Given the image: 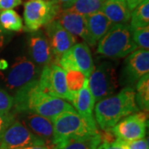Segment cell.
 Wrapping results in <instances>:
<instances>
[{
    "label": "cell",
    "instance_id": "obj_20",
    "mask_svg": "<svg viewBox=\"0 0 149 149\" xmlns=\"http://www.w3.org/2000/svg\"><path fill=\"white\" fill-rule=\"evenodd\" d=\"M0 26L5 32H20L23 28V23L16 11L8 9L0 13Z\"/></svg>",
    "mask_w": 149,
    "mask_h": 149
},
{
    "label": "cell",
    "instance_id": "obj_22",
    "mask_svg": "<svg viewBox=\"0 0 149 149\" xmlns=\"http://www.w3.org/2000/svg\"><path fill=\"white\" fill-rule=\"evenodd\" d=\"M131 29L149 26V1L145 0L131 13Z\"/></svg>",
    "mask_w": 149,
    "mask_h": 149
},
{
    "label": "cell",
    "instance_id": "obj_24",
    "mask_svg": "<svg viewBox=\"0 0 149 149\" xmlns=\"http://www.w3.org/2000/svg\"><path fill=\"white\" fill-rule=\"evenodd\" d=\"M101 142V134L99 132L87 138L71 141L61 149H97Z\"/></svg>",
    "mask_w": 149,
    "mask_h": 149
},
{
    "label": "cell",
    "instance_id": "obj_16",
    "mask_svg": "<svg viewBox=\"0 0 149 149\" xmlns=\"http://www.w3.org/2000/svg\"><path fill=\"white\" fill-rule=\"evenodd\" d=\"M95 99L92 95L88 86V78H86L83 87L75 95V98L72 102L75 111L80 114L93 128H97L95 119L93 114L95 108Z\"/></svg>",
    "mask_w": 149,
    "mask_h": 149
},
{
    "label": "cell",
    "instance_id": "obj_12",
    "mask_svg": "<svg viewBox=\"0 0 149 149\" xmlns=\"http://www.w3.org/2000/svg\"><path fill=\"white\" fill-rule=\"evenodd\" d=\"M149 72V52L148 50L139 49L129 54L124 61L123 69V78L124 81L133 85L135 82Z\"/></svg>",
    "mask_w": 149,
    "mask_h": 149
},
{
    "label": "cell",
    "instance_id": "obj_28",
    "mask_svg": "<svg viewBox=\"0 0 149 149\" xmlns=\"http://www.w3.org/2000/svg\"><path fill=\"white\" fill-rule=\"evenodd\" d=\"M14 113H1L0 112V138L4 133L6 128L15 119Z\"/></svg>",
    "mask_w": 149,
    "mask_h": 149
},
{
    "label": "cell",
    "instance_id": "obj_14",
    "mask_svg": "<svg viewBox=\"0 0 149 149\" xmlns=\"http://www.w3.org/2000/svg\"><path fill=\"white\" fill-rule=\"evenodd\" d=\"M30 59L37 65H46L52 62L53 54L47 37L42 31L32 32L28 39Z\"/></svg>",
    "mask_w": 149,
    "mask_h": 149
},
{
    "label": "cell",
    "instance_id": "obj_35",
    "mask_svg": "<svg viewBox=\"0 0 149 149\" xmlns=\"http://www.w3.org/2000/svg\"><path fill=\"white\" fill-rule=\"evenodd\" d=\"M5 34L6 32L0 26V49L3 47L5 42Z\"/></svg>",
    "mask_w": 149,
    "mask_h": 149
},
{
    "label": "cell",
    "instance_id": "obj_13",
    "mask_svg": "<svg viewBox=\"0 0 149 149\" xmlns=\"http://www.w3.org/2000/svg\"><path fill=\"white\" fill-rule=\"evenodd\" d=\"M21 122L34 135L42 139L47 146L53 149V122L47 118L33 113H22Z\"/></svg>",
    "mask_w": 149,
    "mask_h": 149
},
{
    "label": "cell",
    "instance_id": "obj_4",
    "mask_svg": "<svg viewBox=\"0 0 149 149\" xmlns=\"http://www.w3.org/2000/svg\"><path fill=\"white\" fill-rule=\"evenodd\" d=\"M128 24H113L99 41L97 52L110 58H123L137 49Z\"/></svg>",
    "mask_w": 149,
    "mask_h": 149
},
{
    "label": "cell",
    "instance_id": "obj_11",
    "mask_svg": "<svg viewBox=\"0 0 149 149\" xmlns=\"http://www.w3.org/2000/svg\"><path fill=\"white\" fill-rule=\"evenodd\" d=\"M45 30L53 54V62L56 63L65 52L76 44L77 40L76 37L67 32L56 19L48 22L45 26Z\"/></svg>",
    "mask_w": 149,
    "mask_h": 149
},
{
    "label": "cell",
    "instance_id": "obj_15",
    "mask_svg": "<svg viewBox=\"0 0 149 149\" xmlns=\"http://www.w3.org/2000/svg\"><path fill=\"white\" fill-rule=\"evenodd\" d=\"M65 29L74 37H81L87 45H91L87 32L86 17L70 10H61L56 18Z\"/></svg>",
    "mask_w": 149,
    "mask_h": 149
},
{
    "label": "cell",
    "instance_id": "obj_36",
    "mask_svg": "<svg viewBox=\"0 0 149 149\" xmlns=\"http://www.w3.org/2000/svg\"><path fill=\"white\" fill-rule=\"evenodd\" d=\"M8 67V64L5 61H0V70H6Z\"/></svg>",
    "mask_w": 149,
    "mask_h": 149
},
{
    "label": "cell",
    "instance_id": "obj_2",
    "mask_svg": "<svg viewBox=\"0 0 149 149\" xmlns=\"http://www.w3.org/2000/svg\"><path fill=\"white\" fill-rule=\"evenodd\" d=\"M135 90L132 86L123 88L119 93L97 102L95 119L104 131H109L123 118L139 111L135 101Z\"/></svg>",
    "mask_w": 149,
    "mask_h": 149
},
{
    "label": "cell",
    "instance_id": "obj_9",
    "mask_svg": "<svg viewBox=\"0 0 149 149\" xmlns=\"http://www.w3.org/2000/svg\"><path fill=\"white\" fill-rule=\"evenodd\" d=\"M34 145L46 143L16 118L8 125L0 138V149H18Z\"/></svg>",
    "mask_w": 149,
    "mask_h": 149
},
{
    "label": "cell",
    "instance_id": "obj_30",
    "mask_svg": "<svg viewBox=\"0 0 149 149\" xmlns=\"http://www.w3.org/2000/svg\"><path fill=\"white\" fill-rule=\"evenodd\" d=\"M97 149H128L120 139H116L112 142L102 141Z\"/></svg>",
    "mask_w": 149,
    "mask_h": 149
},
{
    "label": "cell",
    "instance_id": "obj_6",
    "mask_svg": "<svg viewBox=\"0 0 149 149\" xmlns=\"http://www.w3.org/2000/svg\"><path fill=\"white\" fill-rule=\"evenodd\" d=\"M60 12L52 0H30L24 5L25 31L36 32L56 18Z\"/></svg>",
    "mask_w": 149,
    "mask_h": 149
},
{
    "label": "cell",
    "instance_id": "obj_7",
    "mask_svg": "<svg viewBox=\"0 0 149 149\" xmlns=\"http://www.w3.org/2000/svg\"><path fill=\"white\" fill-rule=\"evenodd\" d=\"M88 86L95 102L112 95L118 86L114 66L108 61L100 63L88 77Z\"/></svg>",
    "mask_w": 149,
    "mask_h": 149
},
{
    "label": "cell",
    "instance_id": "obj_27",
    "mask_svg": "<svg viewBox=\"0 0 149 149\" xmlns=\"http://www.w3.org/2000/svg\"><path fill=\"white\" fill-rule=\"evenodd\" d=\"M13 107V98L4 90L0 88V112L9 113Z\"/></svg>",
    "mask_w": 149,
    "mask_h": 149
},
{
    "label": "cell",
    "instance_id": "obj_26",
    "mask_svg": "<svg viewBox=\"0 0 149 149\" xmlns=\"http://www.w3.org/2000/svg\"><path fill=\"white\" fill-rule=\"evenodd\" d=\"M133 38L137 47L144 50L149 48V27H139L132 30Z\"/></svg>",
    "mask_w": 149,
    "mask_h": 149
},
{
    "label": "cell",
    "instance_id": "obj_5",
    "mask_svg": "<svg viewBox=\"0 0 149 149\" xmlns=\"http://www.w3.org/2000/svg\"><path fill=\"white\" fill-rule=\"evenodd\" d=\"M41 91L49 95L73 102L76 93L70 92L65 80V71L58 64L52 62L44 65L38 77Z\"/></svg>",
    "mask_w": 149,
    "mask_h": 149
},
{
    "label": "cell",
    "instance_id": "obj_8",
    "mask_svg": "<svg viewBox=\"0 0 149 149\" xmlns=\"http://www.w3.org/2000/svg\"><path fill=\"white\" fill-rule=\"evenodd\" d=\"M40 75L37 65L27 56H18L4 76L6 86L16 92Z\"/></svg>",
    "mask_w": 149,
    "mask_h": 149
},
{
    "label": "cell",
    "instance_id": "obj_17",
    "mask_svg": "<svg viewBox=\"0 0 149 149\" xmlns=\"http://www.w3.org/2000/svg\"><path fill=\"white\" fill-rule=\"evenodd\" d=\"M86 22L91 46H95L113 25L101 11L86 17Z\"/></svg>",
    "mask_w": 149,
    "mask_h": 149
},
{
    "label": "cell",
    "instance_id": "obj_32",
    "mask_svg": "<svg viewBox=\"0 0 149 149\" xmlns=\"http://www.w3.org/2000/svg\"><path fill=\"white\" fill-rule=\"evenodd\" d=\"M52 1L58 6L61 11L68 9L74 3L75 0H52Z\"/></svg>",
    "mask_w": 149,
    "mask_h": 149
},
{
    "label": "cell",
    "instance_id": "obj_10",
    "mask_svg": "<svg viewBox=\"0 0 149 149\" xmlns=\"http://www.w3.org/2000/svg\"><path fill=\"white\" fill-rule=\"evenodd\" d=\"M147 126V113L138 111L123 118L109 131L116 139L123 141H133L145 138Z\"/></svg>",
    "mask_w": 149,
    "mask_h": 149
},
{
    "label": "cell",
    "instance_id": "obj_21",
    "mask_svg": "<svg viewBox=\"0 0 149 149\" xmlns=\"http://www.w3.org/2000/svg\"><path fill=\"white\" fill-rule=\"evenodd\" d=\"M107 0H75L67 10L73 11L85 17L100 12Z\"/></svg>",
    "mask_w": 149,
    "mask_h": 149
},
{
    "label": "cell",
    "instance_id": "obj_33",
    "mask_svg": "<svg viewBox=\"0 0 149 149\" xmlns=\"http://www.w3.org/2000/svg\"><path fill=\"white\" fill-rule=\"evenodd\" d=\"M145 0H125V2H126V3H127V5H128V8H129V10L132 11L134 9V8H136L139 5H140L142 3H143Z\"/></svg>",
    "mask_w": 149,
    "mask_h": 149
},
{
    "label": "cell",
    "instance_id": "obj_34",
    "mask_svg": "<svg viewBox=\"0 0 149 149\" xmlns=\"http://www.w3.org/2000/svg\"><path fill=\"white\" fill-rule=\"evenodd\" d=\"M18 149H52L47 145H34V146H28L25 148H22Z\"/></svg>",
    "mask_w": 149,
    "mask_h": 149
},
{
    "label": "cell",
    "instance_id": "obj_18",
    "mask_svg": "<svg viewBox=\"0 0 149 149\" xmlns=\"http://www.w3.org/2000/svg\"><path fill=\"white\" fill-rule=\"evenodd\" d=\"M101 12L109 18L112 24H127L132 13L125 0H107Z\"/></svg>",
    "mask_w": 149,
    "mask_h": 149
},
{
    "label": "cell",
    "instance_id": "obj_25",
    "mask_svg": "<svg viewBox=\"0 0 149 149\" xmlns=\"http://www.w3.org/2000/svg\"><path fill=\"white\" fill-rule=\"evenodd\" d=\"M65 80L70 92L76 93L83 87L86 77L79 70H66Z\"/></svg>",
    "mask_w": 149,
    "mask_h": 149
},
{
    "label": "cell",
    "instance_id": "obj_19",
    "mask_svg": "<svg viewBox=\"0 0 149 149\" xmlns=\"http://www.w3.org/2000/svg\"><path fill=\"white\" fill-rule=\"evenodd\" d=\"M70 50L77 68L88 78L95 69L89 46L85 42L76 43Z\"/></svg>",
    "mask_w": 149,
    "mask_h": 149
},
{
    "label": "cell",
    "instance_id": "obj_29",
    "mask_svg": "<svg viewBox=\"0 0 149 149\" xmlns=\"http://www.w3.org/2000/svg\"><path fill=\"white\" fill-rule=\"evenodd\" d=\"M121 141L128 149H149L148 139L145 138L133 141Z\"/></svg>",
    "mask_w": 149,
    "mask_h": 149
},
{
    "label": "cell",
    "instance_id": "obj_1",
    "mask_svg": "<svg viewBox=\"0 0 149 149\" xmlns=\"http://www.w3.org/2000/svg\"><path fill=\"white\" fill-rule=\"evenodd\" d=\"M13 108L14 113H33L52 121L61 113L74 109L63 99L49 95L41 91L38 79L29 82L16 91Z\"/></svg>",
    "mask_w": 149,
    "mask_h": 149
},
{
    "label": "cell",
    "instance_id": "obj_3",
    "mask_svg": "<svg viewBox=\"0 0 149 149\" xmlns=\"http://www.w3.org/2000/svg\"><path fill=\"white\" fill-rule=\"evenodd\" d=\"M53 149H61L66 143L99 133L85 121L75 109L61 113L53 121Z\"/></svg>",
    "mask_w": 149,
    "mask_h": 149
},
{
    "label": "cell",
    "instance_id": "obj_31",
    "mask_svg": "<svg viewBox=\"0 0 149 149\" xmlns=\"http://www.w3.org/2000/svg\"><path fill=\"white\" fill-rule=\"evenodd\" d=\"M22 3V0H0V10L13 9Z\"/></svg>",
    "mask_w": 149,
    "mask_h": 149
},
{
    "label": "cell",
    "instance_id": "obj_23",
    "mask_svg": "<svg viewBox=\"0 0 149 149\" xmlns=\"http://www.w3.org/2000/svg\"><path fill=\"white\" fill-rule=\"evenodd\" d=\"M137 92H135V101L139 107L143 110L149 109V74H147L138 80L136 85Z\"/></svg>",
    "mask_w": 149,
    "mask_h": 149
}]
</instances>
